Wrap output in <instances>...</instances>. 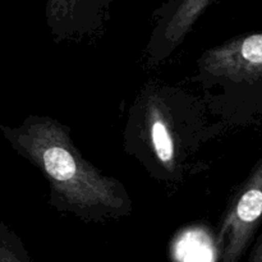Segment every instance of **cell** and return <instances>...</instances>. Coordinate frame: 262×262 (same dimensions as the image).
Segmentation results:
<instances>
[{
    "label": "cell",
    "instance_id": "cell-8",
    "mask_svg": "<svg viewBox=\"0 0 262 262\" xmlns=\"http://www.w3.org/2000/svg\"><path fill=\"white\" fill-rule=\"evenodd\" d=\"M246 262H262V229L258 233L253 246L251 247Z\"/></svg>",
    "mask_w": 262,
    "mask_h": 262
},
{
    "label": "cell",
    "instance_id": "cell-5",
    "mask_svg": "<svg viewBox=\"0 0 262 262\" xmlns=\"http://www.w3.org/2000/svg\"><path fill=\"white\" fill-rule=\"evenodd\" d=\"M112 0H46V22L56 42L96 35L109 19Z\"/></svg>",
    "mask_w": 262,
    "mask_h": 262
},
{
    "label": "cell",
    "instance_id": "cell-1",
    "mask_svg": "<svg viewBox=\"0 0 262 262\" xmlns=\"http://www.w3.org/2000/svg\"><path fill=\"white\" fill-rule=\"evenodd\" d=\"M227 128L204 97L151 79L128 110L123 150L155 181L181 186L205 170L207 147Z\"/></svg>",
    "mask_w": 262,
    "mask_h": 262
},
{
    "label": "cell",
    "instance_id": "cell-3",
    "mask_svg": "<svg viewBox=\"0 0 262 262\" xmlns=\"http://www.w3.org/2000/svg\"><path fill=\"white\" fill-rule=\"evenodd\" d=\"M193 82L211 114L229 125L262 119V32L247 33L205 50Z\"/></svg>",
    "mask_w": 262,
    "mask_h": 262
},
{
    "label": "cell",
    "instance_id": "cell-4",
    "mask_svg": "<svg viewBox=\"0 0 262 262\" xmlns=\"http://www.w3.org/2000/svg\"><path fill=\"white\" fill-rule=\"evenodd\" d=\"M262 225V156L238 187L219 223L215 245L219 262H241Z\"/></svg>",
    "mask_w": 262,
    "mask_h": 262
},
{
    "label": "cell",
    "instance_id": "cell-2",
    "mask_svg": "<svg viewBox=\"0 0 262 262\" xmlns=\"http://www.w3.org/2000/svg\"><path fill=\"white\" fill-rule=\"evenodd\" d=\"M17 155L41 171L49 204L56 211L91 224H106L133 212L124 183L106 176L77 148L69 125L45 115H28L19 125L0 127Z\"/></svg>",
    "mask_w": 262,
    "mask_h": 262
},
{
    "label": "cell",
    "instance_id": "cell-6",
    "mask_svg": "<svg viewBox=\"0 0 262 262\" xmlns=\"http://www.w3.org/2000/svg\"><path fill=\"white\" fill-rule=\"evenodd\" d=\"M211 2L212 0H174V4L163 8L145 49L147 63L152 67L164 63L183 42L200 15Z\"/></svg>",
    "mask_w": 262,
    "mask_h": 262
},
{
    "label": "cell",
    "instance_id": "cell-7",
    "mask_svg": "<svg viewBox=\"0 0 262 262\" xmlns=\"http://www.w3.org/2000/svg\"><path fill=\"white\" fill-rule=\"evenodd\" d=\"M0 262H33L22 239L4 220L0 222Z\"/></svg>",
    "mask_w": 262,
    "mask_h": 262
}]
</instances>
